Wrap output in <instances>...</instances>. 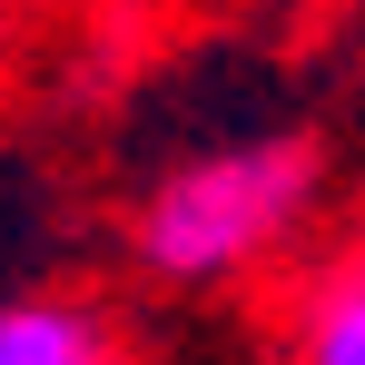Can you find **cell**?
Returning <instances> with one entry per match:
<instances>
[{
    "mask_svg": "<svg viewBox=\"0 0 365 365\" xmlns=\"http://www.w3.org/2000/svg\"><path fill=\"white\" fill-rule=\"evenodd\" d=\"M0 365H128V346L79 297H10L0 306Z\"/></svg>",
    "mask_w": 365,
    "mask_h": 365,
    "instance_id": "cell-2",
    "label": "cell"
},
{
    "mask_svg": "<svg viewBox=\"0 0 365 365\" xmlns=\"http://www.w3.org/2000/svg\"><path fill=\"white\" fill-rule=\"evenodd\" d=\"M316 187H326V158L297 128L217 138V148H197V158L148 178L138 217H128V247L168 287H227L247 267H267L316 217Z\"/></svg>",
    "mask_w": 365,
    "mask_h": 365,
    "instance_id": "cell-1",
    "label": "cell"
},
{
    "mask_svg": "<svg viewBox=\"0 0 365 365\" xmlns=\"http://www.w3.org/2000/svg\"><path fill=\"white\" fill-rule=\"evenodd\" d=\"M297 365H365V247L336 257L297 306Z\"/></svg>",
    "mask_w": 365,
    "mask_h": 365,
    "instance_id": "cell-3",
    "label": "cell"
}]
</instances>
